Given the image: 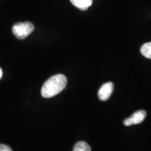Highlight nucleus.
Instances as JSON below:
<instances>
[{"instance_id":"nucleus-1","label":"nucleus","mask_w":151,"mask_h":151,"mask_svg":"<svg viewBox=\"0 0 151 151\" xmlns=\"http://www.w3.org/2000/svg\"><path fill=\"white\" fill-rule=\"evenodd\" d=\"M67 83V77L63 74H56L48 79L41 88V95L44 98H51L61 92Z\"/></svg>"},{"instance_id":"nucleus-2","label":"nucleus","mask_w":151,"mask_h":151,"mask_svg":"<svg viewBox=\"0 0 151 151\" xmlns=\"http://www.w3.org/2000/svg\"><path fill=\"white\" fill-rule=\"evenodd\" d=\"M35 29V26L30 22H17L13 26L12 31L15 37L18 39H24Z\"/></svg>"},{"instance_id":"nucleus-3","label":"nucleus","mask_w":151,"mask_h":151,"mask_svg":"<svg viewBox=\"0 0 151 151\" xmlns=\"http://www.w3.org/2000/svg\"><path fill=\"white\" fill-rule=\"evenodd\" d=\"M147 116V113L144 110L138 111L134 113L133 115L129 118L124 120V124L125 126H130L133 124H139L142 122Z\"/></svg>"},{"instance_id":"nucleus-4","label":"nucleus","mask_w":151,"mask_h":151,"mask_svg":"<svg viewBox=\"0 0 151 151\" xmlns=\"http://www.w3.org/2000/svg\"><path fill=\"white\" fill-rule=\"evenodd\" d=\"M114 90V84L112 82H108L103 84L98 92V97L101 101H106L110 98Z\"/></svg>"},{"instance_id":"nucleus-5","label":"nucleus","mask_w":151,"mask_h":151,"mask_svg":"<svg viewBox=\"0 0 151 151\" xmlns=\"http://www.w3.org/2000/svg\"><path fill=\"white\" fill-rule=\"evenodd\" d=\"M71 3L82 11H86L92 4V0H70Z\"/></svg>"},{"instance_id":"nucleus-6","label":"nucleus","mask_w":151,"mask_h":151,"mask_svg":"<svg viewBox=\"0 0 151 151\" xmlns=\"http://www.w3.org/2000/svg\"><path fill=\"white\" fill-rule=\"evenodd\" d=\"M73 151H91V148L85 141H78L73 147Z\"/></svg>"},{"instance_id":"nucleus-7","label":"nucleus","mask_w":151,"mask_h":151,"mask_svg":"<svg viewBox=\"0 0 151 151\" xmlns=\"http://www.w3.org/2000/svg\"><path fill=\"white\" fill-rule=\"evenodd\" d=\"M141 52L146 58L151 59V42L143 44L141 48Z\"/></svg>"},{"instance_id":"nucleus-8","label":"nucleus","mask_w":151,"mask_h":151,"mask_svg":"<svg viewBox=\"0 0 151 151\" xmlns=\"http://www.w3.org/2000/svg\"><path fill=\"white\" fill-rule=\"evenodd\" d=\"M0 151H13L10 147L4 144H0Z\"/></svg>"},{"instance_id":"nucleus-9","label":"nucleus","mask_w":151,"mask_h":151,"mask_svg":"<svg viewBox=\"0 0 151 151\" xmlns=\"http://www.w3.org/2000/svg\"><path fill=\"white\" fill-rule=\"evenodd\" d=\"M1 77H2V70H1V69L0 68V79L1 78Z\"/></svg>"}]
</instances>
